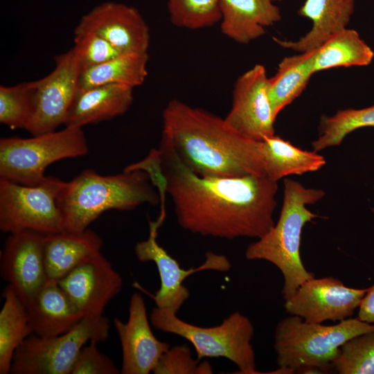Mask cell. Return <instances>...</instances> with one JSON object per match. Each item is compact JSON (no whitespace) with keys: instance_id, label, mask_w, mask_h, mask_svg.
<instances>
[{"instance_id":"obj_1","label":"cell","mask_w":374,"mask_h":374,"mask_svg":"<svg viewBox=\"0 0 374 374\" xmlns=\"http://www.w3.org/2000/svg\"><path fill=\"white\" fill-rule=\"evenodd\" d=\"M163 192L169 194L178 224L193 233L232 240L260 238L275 224L277 182L265 176H199L161 140L157 149Z\"/></svg>"},{"instance_id":"obj_2","label":"cell","mask_w":374,"mask_h":374,"mask_svg":"<svg viewBox=\"0 0 374 374\" xmlns=\"http://www.w3.org/2000/svg\"><path fill=\"white\" fill-rule=\"evenodd\" d=\"M161 140L202 177L265 176L260 141L247 138L204 109L170 100L163 112Z\"/></svg>"},{"instance_id":"obj_3","label":"cell","mask_w":374,"mask_h":374,"mask_svg":"<svg viewBox=\"0 0 374 374\" xmlns=\"http://www.w3.org/2000/svg\"><path fill=\"white\" fill-rule=\"evenodd\" d=\"M142 170L101 175L87 169L66 182L57 198L64 231L82 233L103 212L130 211L148 203L157 205L160 196Z\"/></svg>"},{"instance_id":"obj_4","label":"cell","mask_w":374,"mask_h":374,"mask_svg":"<svg viewBox=\"0 0 374 374\" xmlns=\"http://www.w3.org/2000/svg\"><path fill=\"white\" fill-rule=\"evenodd\" d=\"M325 195L323 190L306 188L291 179L284 180L283 206L276 224L262 237L247 247L248 260H266L283 274L282 295L289 299L299 287L314 277L301 258V233L306 223L319 217L307 205L314 204Z\"/></svg>"},{"instance_id":"obj_5","label":"cell","mask_w":374,"mask_h":374,"mask_svg":"<svg viewBox=\"0 0 374 374\" xmlns=\"http://www.w3.org/2000/svg\"><path fill=\"white\" fill-rule=\"evenodd\" d=\"M370 332H374V324L358 318L326 326L290 315L280 321L275 328L276 362L278 367L292 373L308 368L326 373L333 368L339 348L346 341Z\"/></svg>"},{"instance_id":"obj_6","label":"cell","mask_w":374,"mask_h":374,"mask_svg":"<svg viewBox=\"0 0 374 374\" xmlns=\"http://www.w3.org/2000/svg\"><path fill=\"white\" fill-rule=\"evenodd\" d=\"M177 313L155 306L150 315V323L157 330L188 340L199 359L224 357L238 366L237 373H258L251 343L254 327L248 317L234 312L220 325L202 327L180 319Z\"/></svg>"},{"instance_id":"obj_7","label":"cell","mask_w":374,"mask_h":374,"mask_svg":"<svg viewBox=\"0 0 374 374\" xmlns=\"http://www.w3.org/2000/svg\"><path fill=\"white\" fill-rule=\"evenodd\" d=\"M89 150L81 127L66 126L29 139L0 140V177L26 186H37L46 178V168L55 161L84 156Z\"/></svg>"},{"instance_id":"obj_8","label":"cell","mask_w":374,"mask_h":374,"mask_svg":"<svg viewBox=\"0 0 374 374\" xmlns=\"http://www.w3.org/2000/svg\"><path fill=\"white\" fill-rule=\"evenodd\" d=\"M109 322L101 315H87L71 330L60 335L28 337L16 350L13 374H71L81 348L88 342L109 337Z\"/></svg>"},{"instance_id":"obj_9","label":"cell","mask_w":374,"mask_h":374,"mask_svg":"<svg viewBox=\"0 0 374 374\" xmlns=\"http://www.w3.org/2000/svg\"><path fill=\"white\" fill-rule=\"evenodd\" d=\"M65 181L46 177L37 186L0 177V229L15 233L33 231L49 235L64 231L57 196Z\"/></svg>"},{"instance_id":"obj_10","label":"cell","mask_w":374,"mask_h":374,"mask_svg":"<svg viewBox=\"0 0 374 374\" xmlns=\"http://www.w3.org/2000/svg\"><path fill=\"white\" fill-rule=\"evenodd\" d=\"M166 217L159 216L149 221V236L138 242L134 248L136 258L141 262H153L160 278V287L152 296L156 306L177 312L188 299L190 292L183 281L190 275L203 270L226 272L231 267L228 258L212 251L205 253L204 262L196 268L183 269L157 242L158 230Z\"/></svg>"},{"instance_id":"obj_11","label":"cell","mask_w":374,"mask_h":374,"mask_svg":"<svg viewBox=\"0 0 374 374\" xmlns=\"http://www.w3.org/2000/svg\"><path fill=\"white\" fill-rule=\"evenodd\" d=\"M54 70L32 81L34 112L26 130L32 136L55 131L64 124L79 88L81 70L73 49L55 57Z\"/></svg>"},{"instance_id":"obj_12","label":"cell","mask_w":374,"mask_h":374,"mask_svg":"<svg viewBox=\"0 0 374 374\" xmlns=\"http://www.w3.org/2000/svg\"><path fill=\"white\" fill-rule=\"evenodd\" d=\"M368 290L347 287L332 276L313 277L299 287L284 308L310 323L341 321L352 317Z\"/></svg>"},{"instance_id":"obj_13","label":"cell","mask_w":374,"mask_h":374,"mask_svg":"<svg viewBox=\"0 0 374 374\" xmlns=\"http://www.w3.org/2000/svg\"><path fill=\"white\" fill-rule=\"evenodd\" d=\"M265 66L256 64L236 80L226 123L242 135L256 141L274 134V115Z\"/></svg>"},{"instance_id":"obj_14","label":"cell","mask_w":374,"mask_h":374,"mask_svg":"<svg viewBox=\"0 0 374 374\" xmlns=\"http://www.w3.org/2000/svg\"><path fill=\"white\" fill-rule=\"evenodd\" d=\"M45 235L24 231L10 233L1 258V274L26 305L48 281L44 260Z\"/></svg>"},{"instance_id":"obj_15","label":"cell","mask_w":374,"mask_h":374,"mask_svg":"<svg viewBox=\"0 0 374 374\" xmlns=\"http://www.w3.org/2000/svg\"><path fill=\"white\" fill-rule=\"evenodd\" d=\"M74 32H89L105 39L121 53H148V26L139 11L123 3L106 1L84 15Z\"/></svg>"},{"instance_id":"obj_16","label":"cell","mask_w":374,"mask_h":374,"mask_svg":"<svg viewBox=\"0 0 374 374\" xmlns=\"http://www.w3.org/2000/svg\"><path fill=\"white\" fill-rule=\"evenodd\" d=\"M57 283L84 317L103 314L108 303L121 292L123 279L100 251Z\"/></svg>"},{"instance_id":"obj_17","label":"cell","mask_w":374,"mask_h":374,"mask_svg":"<svg viewBox=\"0 0 374 374\" xmlns=\"http://www.w3.org/2000/svg\"><path fill=\"white\" fill-rule=\"evenodd\" d=\"M150 321L143 296L139 293H134L130 300L127 322L118 318L114 320L122 348L121 373L152 372L162 355L170 348L168 343L154 336Z\"/></svg>"},{"instance_id":"obj_18","label":"cell","mask_w":374,"mask_h":374,"mask_svg":"<svg viewBox=\"0 0 374 374\" xmlns=\"http://www.w3.org/2000/svg\"><path fill=\"white\" fill-rule=\"evenodd\" d=\"M355 0H305L298 15L308 18L312 26L296 41L274 37L279 46L298 53L315 51L330 37L346 28Z\"/></svg>"},{"instance_id":"obj_19","label":"cell","mask_w":374,"mask_h":374,"mask_svg":"<svg viewBox=\"0 0 374 374\" xmlns=\"http://www.w3.org/2000/svg\"><path fill=\"white\" fill-rule=\"evenodd\" d=\"M132 89L120 84L78 88L69 107L65 126L82 128L123 114L132 103Z\"/></svg>"},{"instance_id":"obj_20","label":"cell","mask_w":374,"mask_h":374,"mask_svg":"<svg viewBox=\"0 0 374 374\" xmlns=\"http://www.w3.org/2000/svg\"><path fill=\"white\" fill-rule=\"evenodd\" d=\"M26 309L32 334L42 337L66 332L83 317L57 281L48 280Z\"/></svg>"},{"instance_id":"obj_21","label":"cell","mask_w":374,"mask_h":374,"mask_svg":"<svg viewBox=\"0 0 374 374\" xmlns=\"http://www.w3.org/2000/svg\"><path fill=\"white\" fill-rule=\"evenodd\" d=\"M220 6L222 33L240 44L261 37L281 19L273 0H220Z\"/></svg>"},{"instance_id":"obj_22","label":"cell","mask_w":374,"mask_h":374,"mask_svg":"<svg viewBox=\"0 0 374 374\" xmlns=\"http://www.w3.org/2000/svg\"><path fill=\"white\" fill-rule=\"evenodd\" d=\"M102 238L89 229L45 235L44 260L48 280L58 281L79 264L100 251Z\"/></svg>"},{"instance_id":"obj_23","label":"cell","mask_w":374,"mask_h":374,"mask_svg":"<svg viewBox=\"0 0 374 374\" xmlns=\"http://www.w3.org/2000/svg\"><path fill=\"white\" fill-rule=\"evenodd\" d=\"M260 151L265 175L275 182L290 175L317 171L326 163L317 152L302 150L275 134L260 141Z\"/></svg>"},{"instance_id":"obj_24","label":"cell","mask_w":374,"mask_h":374,"mask_svg":"<svg viewBox=\"0 0 374 374\" xmlns=\"http://www.w3.org/2000/svg\"><path fill=\"white\" fill-rule=\"evenodd\" d=\"M314 71V51L284 57L269 78L268 94L272 111L278 114L306 87Z\"/></svg>"},{"instance_id":"obj_25","label":"cell","mask_w":374,"mask_h":374,"mask_svg":"<svg viewBox=\"0 0 374 374\" xmlns=\"http://www.w3.org/2000/svg\"><path fill=\"white\" fill-rule=\"evenodd\" d=\"M0 311V374L10 373L17 348L32 334L26 306L8 285L3 291Z\"/></svg>"},{"instance_id":"obj_26","label":"cell","mask_w":374,"mask_h":374,"mask_svg":"<svg viewBox=\"0 0 374 374\" xmlns=\"http://www.w3.org/2000/svg\"><path fill=\"white\" fill-rule=\"evenodd\" d=\"M148 54L123 53L98 66L81 71L79 88L120 84L133 88L143 84L148 75Z\"/></svg>"},{"instance_id":"obj_27","label":"cell","mask_w":374,"mask_h":374,"mask_svg":"<svg viewBox=\"0 0 374 374\" xmlns=\"http://www.w3.org/2000/svg\"><path fill=\"white\" fill-rule=\"evenodd\" d=\"M373 57V51L358 33L346 28L314 51V71L340 66H367Z\"/></svg>"},{"instance_id":"obj_28","label":"cell","mask_w":374,"mask_h":374,"mask_svg":"<svg viewBox=\"0 0 374 374\" xmlns=\"http://www.w3.org/2000/svg\"><path fill=\"white\" fill-rule=\"evenodd\" d=\"M364 127H374V105L359 109H340L330 116L322 115L318 137L312 143L313 150L318 152L339 145L348 134Z\"/></svg>"},{"instance_id":"obj_29","label":"cell","mask_w":374,"mask_h":374,"mask_svg":"<svg viewBox=\"0 0 374 374\" xmlns=\"http://www.w3.org/2000/svg\"><path fill=\"white\" fill-rule=\"evenodd\" d=\"M220 0H167L171 23L177 27L200 29L221 20Z\"/></svg>"},{"instance_id":"obj_30","label":"cell","mask_w":374,"mask_h":374,"mask_svg":"<svg viewBox=\"0 0 374 374\" xmlns=\"http://www.w3.org/2000/svg\"><path fill=\"white\" fill-rule=\"evenodd\" d=\"M34 112L30 82L0 87V123L12 129L26 128Z\"/></svg>"},{"instance_id":"obj_31","label":"cell","mask_w":374,"mask_h":374,"mask_svg":"<svg viewBox=\"0 0 374 374\" xmlns=\"http://www.w3.org/2000/svg\"><path fill=\"white\" fill-rule=\"evenodd\" d=\"M333 368L339 374H374V332L346 341L339 348Z\"/></svg>"},{"instance_id":"obj_32","label":"cell","mask_w":374,"mask_h":374,"mask_svg":"<svg viewBox=\"0 0 374 374\" xmlns=\"http://www.w3.org/2000/svg\"><path fill=\"white\" fill-rule=\"evenodd\" d=\"M72 48L81 71L101 64L121 53L99 35L89 32H74Z\"/></svg>"},{"instance_id":"obj_33","label":"cell","mask_w":374,"mask_h":374,"mask_svg":"<svg viewBox=\"0 0 374 374\" xmlns=\"http://www.w3.org/2000/svg\"><path fill=\"white\" fill-rule=\"evenodd\" d=\"M191 356L190 348L177 345L170 348L159 359L152 373L154 374H210L213 368L208 361Z\"/></svg>"},{"instance_id":"obj_34","label":"cell","mask_w":374,"mask_h":374,"mask_svg":"<svg viewBox=\"0 0 374 374\" xmlns=\"http://www.w3.org/2000/svg\"><path fill=\"white\" fill-rule=\"evenodd\" d=\"M98 342L89 341L80 350L71 374H118L121 371L107 356L97 347Z\"/></svg>"},{"instance_id":"obj_35","label":"cell","mask_w":374,"mask_h":374,"mask_svg":"<svg viewBox=\"0 0 374 374\" xmlns=\"http://www.w3.org/2000/svg\"><path fill=\"white\" fill-rule=\"evenodd\" d=\"M357 318L364 322L374 324V285L368 288L359 306Z\"/></svg>"},{"instance_id":"obj_36","label":"cell","mask_w":374,"mask_h":374,"mask_svg":"<svg viewBox=\"0 0 374 374\" xmlns=\"http://www.w3.org/2000/svg\"><path fill=\"white\" fill-rule=\"evenodd\" d=\"M373 211L374 212V209H373Z\"/></svg>"}]
</instances>
